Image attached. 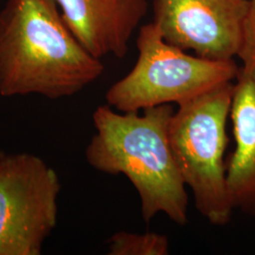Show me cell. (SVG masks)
Segmentation results:
<instances>
[{
    "label": "cell",
    "instance_id": "cell-11",
    "mask_svg": "<svg viewBox=\"0 0 255 255\" xmlns=\"http://www.w3.org/2000/svg\"><path fill=\"white\" fill-rule=\"evenodd\" d=\"M2 154H3V153H2V152H1V151H0V157H1V156H2Z\"/></svg>",
    "mask_w": 255,
    "mask_h": 255
},
{
    "label": "cell",
    "instance_id": "cell-9",
    "mask_svg": "<svg viewBox=\"0 0 255 255\" xmlns=\"http://www.w3.org/2000/svg\"><path fill=\"white\" fill-rule=\"evenodd\" d=\"M107 243L110 255H168L170 252L168 237L157 233L121 231L110 237Z\"/></svg>",
    "mask_w": 255,
    "mask_h": 255
},
{
    "label": "cell",
    "instance_id": "cell-10",
    "mask_svg": "<svg viewBox=\"0 0 255 255\" xmlns=\"http://www.w3.org/2000/svg\"><path fill=\"white\" fill-rule=\"evenodd\" d=\"M237 57L242 62V66L255 69V0L249 2L242 42Z\"/></svg>",
    "mask_w": 255,
    "mask_h": 255
},
{
    "label": "cell",
    "instance_id": "cell-7",
    "mask_svg": "<svg viewBox=\"0 0 255 255\" xmlns=\"http://www.w3.org/2000/svg\"><path fill=\"white\" fill-rule=\"evenodd\" d=\"M66 25L94 57L124 58L147 0H56Z\"/></svg>",
    "mask_w": 255,
    "mask_h": 255
},
{
    "label": "cell",
    "instance_id": "cell-4",
    "mask_svg": "<svg viewBox=\"0 0 255 255\" xmlns=\"http://www.w3.org/2000/svg\"><path fill=\"white\" fill-rule=\"evenodd\" d=\"M138 58L128 73L106 93L107 104L121 113H138L184 101L219 85L235 82V60L214 61L185 53L165 42L153 22L140 27Z\"/></svg>",
    "mask_w": 255,
    "mask_h": 255
},
{
    "label": "cell",
    "instance_id": "cell-1",
    "mask_svg": "<svg viewBox=\"0 0 255 255\" xmlns=\"http://www.w3.org/2000/svg\"><path fill=\"white\" fill-rule=\"evenodd\" d=\"M104 72L66 25L56 0H6L0 9V96L72 97Z\"/></svg>",
    "mask_w": 255,
    "mask_h": 255
},
{
    "label": "cell",
    "instance_id": "cell-6",
    "mask_svg": "<svg viewBox=\"0 0 255 255\" xmlns=\"http://www.w3.org/2000/svg\"><path fill=\"white\" fill-rule=\"evenodd\" d=\"M250 0H154L153 23L164 41L214 61L239 52Z\"/></svg>",
    "mask_w": 255,
    "mask_h": 255
},
{
    "label": "cell",
    "instance_id": "cell-5",
    "mask_svg": "<svg viewBox=\"0 0 255 255\" xmlns=\"http://www.w3.org/2000/svg\"><path fill=\"white\" fill-rule=\"evenodd\" d=\"M61 182L37 155L0 157V255H40L57 224Z\"/></svg>",
    "mask_w": 255,
    "mask_h": 255
},
{
    "label": "cell",
    "instance_id": "cell-3",
    "mask_svg": "<svg viewBox=\"0 0 255 255\" xmlns=\"http://www.w3.org/2000/svg\"><path fill=\"white\" fill-rule=\"evenodd\" d=\"M234 86L227 82L179 104L168 127L174 159L195 207L216 226L228 224L235 211L225 160Z\"/></svg>",
    "mask_w": 255,
    "mask_h": 255
},
{
    "label": "cell",
    "instance_id": "cell-8",
    "mask_svg": "<svg viewBox=\"0 0 255 255\" xmlns=\"http://www.w3.org/2000/svg\"><path fill=\"white\" fill-rule=\"evenodd\" d=\"M230 119L236 142L226 162L227 183L235 210L255 218V69L239 67Z\"/></svg>",
    "mask_w": 255,
    "mask_h": 255
},
{
    "label": "cell",
    "instance_id": "cell-2",
    "mask_svg": "<svg viewBox=\"0 0 255 255\" xmlns=\"http://www.w3.org/2000/svg\"><path fill=\"white\" fill-rule=\"evenodd\" d=\"M173 107L164 104L138 113H118L108 104L93 113L96 133L85 150L96 170L124 175L135 188L144 221L164 214L188 222V194L170 147L168 127Z\"/></svg>",
    "mask_w": 255,
    "mask_h": 255
}]
</instances>
